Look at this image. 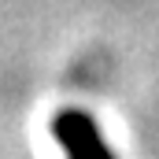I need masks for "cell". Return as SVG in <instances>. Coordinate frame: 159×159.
<instances>
[{
    "label": "cell",
    "mask_w": 159,
    "mask_h": 159,
    "mask_svg": "<svg viewBox=\"0 0 159 159\" xmlns=\"http://www.w3.org/2000/svg\"><path fill=\"white\" fill-rule=\"evenodd\" d=\"M52 133H56V144L63 148L67 159H115V152L107 148V141L100 133V126L78 107L59 111L56 122H52Z\"/></svg>",
    "instance_id": "obj_1"
}]
</instances>
